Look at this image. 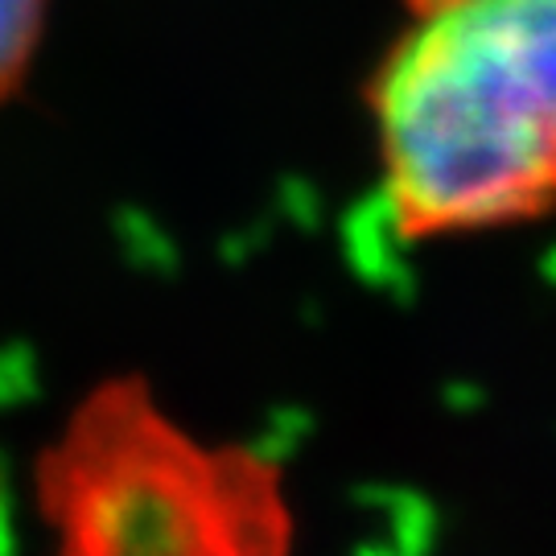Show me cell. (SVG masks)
I'll return each mask as SVG.
<instances>
[{
  "instance_id": "obj_1",
  "label": "cell",
  "mask_w": 556,
  "mask_h": 556,
  "mask_svg": "<svg viewBox=\"0 0 556 556\" xmlns=\"http://www.w3.org/2000/svg\"><path fill=\"white\" fill-rule=\"evenodd\" d=\"M363 108L400 243L556 215V0H404Z\"/></svg>"
},
{
  "instance_id": "obj_2",
  "label": "cell",
  "mask_w": 556,
  "mask_h": 556,
  "mask_svg": "<svg viewBox=\"0 0 556 556\" xmlns=\"http://www.w3.org/2000/svg\"><path fill=\"white\" fill-rule=\"evenodd\" d=\"M50 556H293L298 516L273 454L206 441L144 376L87 388L34 462Z\"/></svg>"
},
{
  "instance_id": "obj_3",
  "label": "cell",
  "mask_w": 556,
  "mask_h": 556,
  "mask_svg": "<svg viewBox=\"0 0 556 556\" xmlns=\"http://www.w3.org/2000/svg\"><path fill=\"white\" fill-rule=\"evenodd\" d=\"M46 38V0H0V108L21 96Z\"/></svg>"
}]
</instances>
